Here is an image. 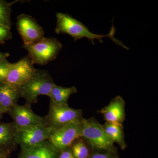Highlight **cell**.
Wrapping results in <instances>:
<instances>
[{
	"label": "cell",
	"mask_w": 158,
	"mask_h": 158,
	"mask_svg": "<svg viewBox=\"0 0 158 158\" xmlns=\"http://www.w3.org/2000/svg\"><path fill=\"white\" fill-rule=\"evenodd\" d=\"M56 16V27L55 29V32L57 34H68L73 38L74 41L85 37L90 40L93 44H94L95 39L98 40L100 42L102 43V38L109 37L116 44L128 49L127 47L124 45L121 41L114 37L115 29L114 27H112L110 33L107 35H99L90 32L83 23L67 13L58 12Z\"/></svg>",
	"instance_id": "6da1fadb"
},
{
	"label": "cell",
	"mask_w": 158,
	"mask_h": 158,
	"mask_svg": "<svg viewBox=\"0 0 158 158\" xmlns=\"http://www.w3.org/2000/svg\"><path fill=\"white\" fill-rule=\"evenodd\" d=\"M114 154L108 152L105 153L97 152L90 155L88 158H113Z\"/></svg>",
	"instance_id": "7402d4cb"
},
{
	"label": "cell",
	"mask_w": 158,
	"mask_h": 158,
	"mask_svg": "<svg viewBox=\"0 0 158 158\" xmlns=\"http://www.w3.org/2000/svg\"><path fill=\"white\" fill-rule=\"evenodd\" d=\"M10 151L0 150V158H9Z\"/></svg>",
	"instance_id": "603a6c76"
},
{
	"label": "cell",
	"mask_w": 158,
	"mask_h": 158,
	"mask_svg": "<svg viewBox=\"0 0 158 158\" xmlns=\"http://www.w3.org/2000/svg\"><path fill=\"white\" fill-rule=\"evenodd\" d=\"M70 148L76 158H88L90 156L89 149L81 138L76 140Z\"/></svg>",
	"instance_id": "ac0fdd59"
},
{
	"label": "cell",
	"mask_w": 158,
	"mask_h": 158,
	"mask_svg": "<svg viewBox=\"0 0 158 158\" xmlns=\"http://www.w3.org/2000/svg\"><path fill=\"white\" fill-rule=\"evenodd\" d=\"M31 107V105L27 103L24 105L16 103L7 112L12 118V123L16 130L34 125L44 123V117L34 113Z\"/></svg>",
	"instance_id": "30bf717a"
},
{
	"label": "cell",
	"mask_w": 158,
	"mask_h": 158,
	"mask_svg": "<svg viewBox=\"0 0 158 158\" xmlns=\"http://www.w3.org/2000/svg\"><path fill=\"white\" fill-rule=\"evenodd\" d=\"M10 56L9 53H3L0 52V62L7 59Z\"/></svg>",
	"instance_id": "cb8c5ba5"
},
{
	"label": "cell",
	"mask_w": 158,
	"mask_h": 158,
	"mask_svg": "<svg viewBox=\"0 0 158 158\" xmlns=\"http://www.w3.org/2000/svg\"><path fill=\"white\" fill-rule=\"evenodd\" d=\"M16 129L13 123H0V150L11 152L16 144Z\"/></svg>",
	"instance_id": "5bb4252c"
},
{
	"label": "cell",
	"mask_w": 158,
	"mask_h": 158,
	"mask_svg": "<svg viewBox=\"0 0 158 158\" xmlns=\"http://www.w3.org/2000/svg\"><path fill=\"white\" fill-rule=\"evenodd\" d=\"M102 126L106 133L113 142L117 143L123 150L125 149L127 144L125 141L122 125L106 122L104 125Z\"/></svg>",
	"instance_id": "2e32d148"
},
{
	"label": "cell",
	"mask_w": 158,
	"mask_h": 158,
	"mask_svg": "<svg viewBox=\"0 0 158 158\" xmlns=\"http://www.w3.org/2000/svg\"><path fill=\"white\" fill-rule=\"evenodd\" d=\"M20 98L19 88L2 83L0 84V110L7 113Z\"/></svg>",
	"instance_id": "4fadbf2b"
},
{
	"label": "cell",
	"mask_w": 158,
	"mask_h": 158,
	"mask_svg": "<svg viewBox=\"0 0 158 158\" xmlns=\"http://www.w3.org/2000/svg\"><path fill=\"white\" fill-rule=\"evenodd\" d=\"M23 48L34 65H44L56 59L62 45L56 38L44 37L30 45H23Z\"/></svg>",
	"instance_id": "277c9868"
},
{
	"label": "cell",
	"mask_w": 158,
	"mask_h": 158,
	"mask_svg": "<svg viewBox=\"0 0 158 158\" xmlns=\"http://www.w3.org/2000/svg\"><path fill=\"white\" fill-rule=\"evenodd\" d=\"M82 111L73 109L68 104H58L50 102L47 115L44 117V124L52 131L81 118Z\"/></svg>",
	"instance_id": "5b68a950"
},
{
	"label": "cell",
	"mask_w": 158,
	"mask_h": 158,
	"mask_svg": "<svg viewBox=\"0 0 158 158\" xmlns=\"http://www.w3.org/2000/svg\"><path fill=\"white\" fill-rule=\"evenodd\" d=\"M11 64L7 59L0 62V84L3 83L6 79Z\"/></svg>",
	"instance_id": "ffe728a7"
},
{
	"label": "cell",
	"mask_w": 158,
	"mask_h": 158,
	"mask_svg": "<svg viewBox=\"0 0 158 158\" xmlns=\"http://www.w3.org/2000/svg\"><path fill=\"white\" fill-rule=\"evenodd\" d=\"M57 158H76L73 154L70 147L60 151Z\"/></svg>",
	"instance_id": "44dd1931"
},
{
	"label": "cell",
	"mask_w": 158,
	"mask_h": 158,
	"mask_svg": "<svg viewBox=\"0 0 158 158\" xmlns=\"http://www.w3.org/2000/svg\"><path fill=\"white\" fill-rule=\"evenodd\" d=\"M113 158H118V156H117V155H115V154H114V155H113Z\"/></svg>",
	"instance_id": "484cf974"
},
{
	"label": "cell",
	"mask_w": 158,
	"mask_h": 158,
	"mask_svg": "<svg viewBox=\"0 0 158 158\" xmlns=\"http://www.w3.org/2000/svg\"><path fill=\"white\" fill-rule=\"evenodd\" d=\"M77 92L75 87H63L56 84L51 90L48 97L50 102L58 104H68L69 99L71 95Z\"/></svg>",
	"instance_id": "9a60e30c"
},
{
	"label": "cell",
	"mask_w": 158,
	"mask_h": 158,
	"mask_svg": "<svg viewBox=\"0 0 158 158\" xmlns=\"http://www.w3.org/2000/svg\"><path fill=\"white\" fill-rule=\"evenodd\" d=\"M55 84L48 71L37 69L28 81L19 88L20 97L31 106L37 103L40 95L48 96Z\"/></svg>",
	"instance_id": "3957f363"
},
{
	"label": "cell",
	"mask_w": 158,
	"mask_h": 158,
	"mask_svg": "<svg viewBox=\"0 0 158 158\" xmlns=\"http://www.w3.org/2000/svg\"><path fill=\"white\" fill-rule=\"evenodd\" d=\"M17 2L18 1L9 2L5 0H0V24L11 29V7Z\"/></svg>",
	"instance_id": "e0dca14e"
},
{
	"label": "cell",
	"mask_w": 158,
	"mask_h": 158,
	"mask_svg": "<svg viewBox=\"0 0 158 158\" xmlns=\"http://www.w3.org/2000/svg\"><path fill=\"white\" fill-rule=\"evenodd\" d=\"M16 25L23 45H30L44 37L43 29L31 15L23 13L19 15Z\"/></svg>",
	"instance_id": "9c48e42d"
},
{
	"label": "cell",
	"mask_w": 158,
	"mask_h": 158,
	"mask_svg": "<svg viewBox=\"0 0 158 158\" xmlns=\"http://www.w3.org/2000/svg\"><path fill=\"white\" fill-rule=\"evenodd\" d=\"M52 132L44 123L16 130L15 143L21 149L32 148L48 140Z\"/></svg>",
	"instance_id": "8992f818"
},
{
	"label": "cell",
	"mask_w": 158,
	"mask_h": 158,
	"mask_svg": "<svg viewBox=\"0 0 158 158\" xmlns=\"http://www.w3.org/2000/svg\"><path fill=\"white\" fill-rule=\"evenodd\" d=\"M81 138L94 149L116 153L114 142L106 133L103 126L95 118H81Z\"/></svg>",
	"instance_id": "7a4b0ae2"
},
{
	"label": "cell",
	"mask_w": 158,
	"mask_h": 158,
	"mask_svg": "<svg viewBox=\"0 0 158 158\" xmlns=\"http://www.w3.org/2000/svg\"><path fill=\"white\" fill-rule=\"evenodd\" d=\"M59 152L48 140L36 147L21 149L19 158H57Z\"/></svg>",
	"instance_id": "7c38bea8"
},
{
	"label": "cell",
	"mask_w": 158,
	"mask_h": 158,
	"mask_svg": "<svg viewBox=\"0 0 158 158\" xmlns=\"http://www.w3.org/2000/svg\"><path fill=\"white\" fill-rule=\"evenodd\" d=\"M36 70L30 57L26 56L15 63H11L3 83L19 89L32 77Z\"/></svg>",
	"instance_id": "52a82bcc"
},
{
	"label": "cell",
	"mask_w": 158,
	"mask_h": 158,
	"mask_svg": "<svg viewBox=\"0 0 158 158\" xmlns=\"http://www.w3.org/2000/svg\"><path fill=\"white\" fill-rule=\"evenodd\" d=\"M125 102L121 96L113 98L107 106L99 111L106 122L122 125L125 119Z\"/></svg>",
	"instance_id": "8fae6325"
},
{
	"label": "cell",
	"mask_w": 158,
	"mask_h": 158,
	"mask_svg": "<svg viewBox=\"0 0 158 158\" xmlns=\"http://www.w3.org/2000/svg\"><path fill=\"white\" fill-rule=\"evenodd\" d=\"M81 118L52 132L48 140L59 151L70 147L76 140L81 138Z\"/></svg>",
	"instance_id": "ba28073f"
},
{
	"label": "cell",
	"mask_w": 158,
	"mask_h": 158,
	"mask_svg": "<svg viewBox=\"0 0 158 158\" xmlns=\"http://www.w3.org/2000/svg\"><path fill=\"white\" fill-rule=\"evenodd\" d=\"M4 114V113L2 112L1 110H0V120H1V118H2V116Z\"/></svg>",
	"instance_id": "d4e9b609"
},
{
	"label": "cell",
	"mask_w": 158,
	"mask_h": 158,
	"mask_svg": "<svg viewBox=\"0 0 158 158\" xmlns=\"http://www.w3.org/2000/svg\"><path fill=\"white\" fill-rule=\"evenodd\" d=\"M12 33L11 29L0 24V44L6 43V41L12 39Z\"/></svg>",
	"instance_id": "d6986e66"
}]
</instances>
